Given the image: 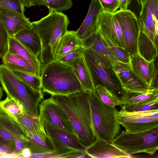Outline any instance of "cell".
I'll return each mask as SVG.
<instances>
[{"label": "cell", "instance_id": "cell-23", "mask_svg": "<svg viewBox=\"0 0 158 158\" xmlns=\"http://www.w3.org/2000/svg\"><path fill=\"white\" fill-rule=\"evenodd\" d=\"M81 46V40L77 37L76 31H67L59 42L54 60H58Z\"/></svg>", "mask_w": 158, "mask_h": 158}, {"label": "cell", "instance_id": "cell-30", "mask_svg": "<svg viewBox=\"0 0 158 158\" xmlns=\"http://www.w3.org/2000/svg\"><path fill=\"white\" fill-rule=\"evenodd\" d=\"M0 108L12 118L20 114L24 110L22 106L7 96L5 100L0 101Z\"/></svg>", "mask_w": 158, "mask_h": 158}, {"label": "cell", "instance_id": "cell-37", "mask_svg": "<svg viewBox=\"0 0 158 158\" xmlns=\"http://www.w3.org/2000/svg\"><path fill=\"white\" fill-rule=\"evenodd\" d=\"M25 7L22 0H0V8L8 9L24 14Z\"/></svg>", "mask_w": 158, "mask_h": 158}, {"label": "cell", "instance_id": "cell-32", "mask_svg": "<svg viewBox=\"0 0 158 158\" xmlns=\"http://www.w3.org/2000/svg\"><path fill=\"white\" fill-rule=\"evenodd\" d=\"M94 94L102 102L111 106L115 107L119 105V102L104 87L98 86L94 88Z\"/></svg>", "mask_w": 158, "mask_h": 158}, {"label": "cell", "instance_id": "cell-31", "mask_svg": "<svg viewBox=\"0 0 158 158\" xmlns=\"http://www.w3.org/2000/svg\"><path fill=\"white\" fill-rule=\"evenodd\" d=\"M12 71L17 77L31 88L35 90L42 92L40 77L26 73Z\"/></svg>", "mask_w": 158, "mask_h": 158}, {"label": "cell", "instance_id": "cell-36", "mask_svg": "<svg viewBox=\"0 0 158 158\" xmlns=\"http://www.w3.org/2000/svg\"><path fill=\"white\" fill-rule=\"evenodd\" d=\"M9 37L0 18V58L2 59L8 52Z\"/></svg>", "mask_w": 158, "mask_h": 158}, {"label": "cell", "instance_id": "cell-42", "mask_svg": "<svg viewBox=\"0 0 158 158\" xmlns=\"http://www.w3.org/2000/svg\"><path fill=\"white\" fill-rule=\"evenodd\" d=\"M28 143V139L25 136L15 139V150L14 155L15 158H16L17 155L23 149L27 147Z\"/></svg>", "mask_w": 158, "mask_h": 158}, {"label": "cell", "instance_id": "cell-14", "mask_svg": "<svg viewBox=\"0 0 158 158\" xmlns=\"http://www.w3.org/2000/svg\"><path fill=\"white\" fill-rule=\"evenodd\" d=\"M98 31L115 45L124 49L122 29L113 14L102 10L98 21Z\"/></svg>", "mask_w": 158, "mask_h": 158}, {"label": "cell", "instance_id": "cell-24", "mask_svg": "<svg viewBox=\"0 0 158 158\" xmlns=\"http://www.w3.org/2000/svg\"><path fill=\"white\" fill-rule=\"evenodd\" d=\"M158 101V88H150L143 93L126 91L121 105H138Z\"/></svg>", "mask_w": 158, "mask_h": 158}, {"label": "cell", "instance_id": "cell-2", "mask_svg": "<svg viewBox=\"0 0 158 158\" xmlns=\"http://www.w3.org/2000/svg\"><path fill=\"white\" fill-rule=\"evenodd\" d=\"M70 23L66 15L52 11L40 20L31 22L32 29L38 35L41 44L39 55L41 68L54 60L55 52Z\"/></svg>", "mask_w": 158, "mask_h": 158}, {"label": "cell", "instance_id": "cell-46", "mask_svg": "<svg viewBox=\"0 0 158 158\" xmlns=\"http://www.w3.org/2000/svg\"><path fill=\"white\" fill-rule=\"evenodd\" d=\"M24 6L27 8H29L36 5L34 0H22Z\"/></svg>", "mask_w": 158, "mask_h": 158}, {"label": "cell", "instance_id": "cell-39", "mask_svg": "<svg viewBox=\"0 0 158 158\" xmlns=\"http://www.w3.org/2000/svg\"><path fill=\"white\" fill-rule=\"evenodd\" d=\"M125 109L127 111H145L158 110V101L138 105H124Z\"/></svg>", "mask_w": 158, "mask_h": 158}, {"label": "cell", "instance_id": "cell-28", "mask_svg": "<svg viewBox=\"0 0 158 158\" xmlns=\"http://www.w3.org/2000/svg\"><path fill=\"white\" fill-rule=\"evenodd\" d=\"M84 91L93 92L94 88L83 56L72 66Z\"/></svg>", "mask_w": 158, "mask_h": 158}, {"label": "cell", "instance_id": "cell-41", "mask_svg": "<svg viewBox=\"0 0 158 158\" xmlns=\"http://www.w3.org/2000/svg\"><path fill=\"white\" fill-rule=\"evenodd\" d=\"M15 146L8 143L0 139V155L15 158L14 155Z\"/></svg>", "mask_w": 158, "mask_h": 158}, {"label": "cell", "instance_id": "cell-1", "mask_svg": "<svg viewBox=\"0 0 158 158\" xmlns=\"http://www.w3.org/2000/svg\"><path fill=\"white\" fill-rule=\"evenodd\" d=\"M90 93L83 90L68 96H54L68 117L79 141L86 148L97 141L89 101Z\"/></svg>", "mask_w": 158, "mask_h": 158}, {"label": "cell", "instance_id": "cell-44", "mask_svg": "<svg viewBox=\"0 0 158 158\" xmlns=\"http://www.w3.org/2000/svg\"><path fill=\"white\" fill-rule=\"evenodd\" d=\"M32 153L30 148L28 147H26L23 149L22 151L16 156V158H30Z\"/></svg>", "mask_w": 158, "mask_h": 158}, {"label": "cell", "instance_id": "cell-15", "mask_svg": "<svg viewBox=\"0 0 158 158\" xmlns=\"http://www.w3.org/2000/svg\"><path fill=\"white\" fill-rule=\"evenodd\" d=\"M113 66L126 91L143 93L151 88L145 85L135 74L132 70L130 62L125 63L118 61Z\"/></svg>", "mask_w": 158, "mask_h": 158}, {"label": "cell", "instance_id": "cell-12", "mask_svg": "<svg viewBox=\"0 0 158 158\" xmlns=\"http://www.w3.org/2000/svg\"><path fill=\"white\" fill-rule=\"evenodd\" d=\"M141 7L137 17L140 31L158 48V35L155 30V23L158 21V0H147Z\"/></svg>", "mask_w": 158, "mask_h": 158}, {"label": "cell", "instance_id": "cell-22", "mask_svg": "<svg viewBox=\"0 0 158 158\" xmlns=\"http://www.w3.org/2000/svg\"><path fill=\"white\" fill-rule=\"evenodd\" d=\"M8 52L18 54L26 60L35 69L37 76L40 77L41 64L38 57L31 53L14 37H9Z\"/></svg>", "mask_w": 158, "mask_h": 158}, {"label": "cell", "instance_id": "cell-29", "mask_svg": "<svg viewBox=\"0 0 158 158\" xmlns=\"http://www.w3.org/2000/svg\"><path fill=\"white\" fill-rule=\"evenodd\" d=\"M0 126L14 136L15 139L25 136L16 120L0 108Z\"/></svg>", "mask_w": 158, "mask_h": 158}, {"label": "cell", "instance_id": "cell-40", "mask_svg": "<svg viewBox=\"0 0 158 158\" xmlns=\"http://www.w3.org/2000/svg\"><path fill=\"white\" fill-rule=\"evenodd\" d=\"M102 10L113 14L119 8L120 3L118 0H98Z\"/></svg>", "mask_w": 158, "mask_h": 158}, {"label": "cell", "instance_id": "cell-6", "mask_svg": "<svg viewBox=\"0 0 158 158\" xmlns=\"http://www.w3.org/2000/svg\"><path fill=\"white\" fill-rule=\"evenodd\" d=\"M92 120L97 141L112 143L121 130L115 107L102 102L93 92L89 94Z\"/></svg>", "mask_w": 158, "mask_h": 158}, {"label": "cell", "instance_id": "cell-20", "mask_svg": "<svg viewBox=\"0 0 158 158\" xmlns=\"http://www.w3.org/2000/svg\"><path fill=\"white\" fill-rule=\"evenodd\" d=\"M13 118L18 123L31 133L45 140L49 139L45 130L44 121L39 117L31 116L24 110Z\"/></svg>", "mask_w": 158, "mask_h": 158}, {"label": "cell", "instance_id": "cell-5", "mask_svg": "<svg viewBox=\"0 0 158 158\" xmlns=\"http://www.w3.org/2000/svg\"><path fill=\"white\" fill-rule=\"evenodd\" d=\"M0 83L7 97L22 106L29 114L38 117L42 92L35 90L17 77L2 64L0 65Z\"/></svg>", "mask_w": 158, "mask_h": 158}, {"label": "cell", "instance_id": "cell-19", "mask_svg": "<svg viewBox=\"0 0 158 158\" xmlns=\"http://www.w3.org/2000/svg\"><path fill=\"white\" fill-rule=\"evenodd\" d=\"M81 47L89 48L108 58L112 65L118 60L101 34L97 31L81 40Z\"/></svg>", "mask_w": 158, "mask_h": 158}, {"label": "cell", "instance_id": "cell-4", "mask_svg": "<svg viewBox=\"0 0 158 158\" xmlns=\"http://www.w3.org/2000/svg\"><path fill=\"white\" fill-rule=\"evenodd\" d=\"M42 91L51 95L68 96L83 91L72 66L53 60L41 68Z\"/></svg>", "mask_w": 158, "mask_h": 158}, {"label": "cell", "instance_id": "cell-18", "mask_svg": "<svg viewBox=\"0 0 158 158\" xmlns=\"http://www.w3.org/2000/svg\"><path fill=\"white\" fill-rule=\"evenodd\" d=\"M85 152L90 158H131L128 154L114 146L112 143L96 141L87 147Z\"/></svg>", "mask_w": 158, "mask_h": 158}, {"label": "cell", "instance_id": "cell-10", "mask_svg": "<svg viewBox=\"0 0 158 158\" xmlns=\"http://www.w3.org/2000/svg\"><path fill=\"white\" fill-rule=\"evenodd\" d=\"M39 108L40 118L77 136L68 117L54 96L42 100Z\"/></svg>", "mask_w": 158, "mask_h": 158}, {"label": "cell", "instance_id": "cell-38", "mask_svg": "<svg viewBox=\"0 0 158 158\" xmlns=\"http://www.w3.org/2000/svg\"><path fill=\"white\" fill-rule=\"evenodd\" d=\"M82 48L80 47L55 61L72 66L82 56Z\"/></svg>", "mask_w": 158, "mask_h": 158}, {"label": "cell", "instance_id": "cell-33", "mask_svg": "<svg viewBox=\"0 0 158 158\" xmlns=\"http://www.w3.org/2000/svg\"><path fill=\"white\" fill-rule=\"evenodd\" d=\"M75 151H77L70 148H62L42 153L32 154L30 158H67L70 154Z\"/></svg>", "mask_w": 158, "mask_h": 158}, {"label": "cell", "instance_id": "cell-7", "mask_svg": "<svg viewBox=\"0 0 158 158\" xmlns=\"http://www.w3.org/2000/svg\"><path fill=\"white\" fill-rule=\"evenodd\" d=\"M112 143L130 155L140 153L154 155L158 149V127L139 133L130 134L123 131Z\"/></svg>", "mask_w": 158, "mask_h": 158}, {"label": "cell", "instance_id": "cell-3", "mask_svg": "<svg viewBox=\"0 0 158 158\" xmlns=\"http://www.w3.org/2000/svg\"><path fill=\"white\" fill-rule=\"evenodd\" d=\"M82 56L89 72L94 87L102 86L119 103L126 91L118 78L110 60L89 48L81 47Z\"/></svg>", "mask_w": 158, "mask_h": 158}, {"label": "cell", "instance_id": "cell-8", "mask_svg": "<svg viewBox=\"0 0 158 158\" xmlns=\"http://www.w3.org/2000/svg\"><path fill=\"white\" fill-rule=\"evenodd\" d=\"M117 117L119 123L128 133L135 134L149 131L158 127V110L129 112L121 105Z\"/></svg>", "mask_w": 158, "mask_h": 158}, {"label": "cell", "instance_id": "cell-9", "mask_svg": "<svg viewBox=\"0 0 158 158\" xmlns=\"http://www.w3.org/2000/svg\"><path fill=\"white\" fill-rule=\"evenodd\" d=\"M113 14L122 29L124 49L129 56L137 53V40L140 29L136 16L128 9L117 10Z\"/></svg>", "mask_w": 158, "mask_h": 158}, {"label": "cell", "instance_id": "cell-35", "mask_svg": "<svg viewBox=\"0 0 158 158\" xmlns=\"http://www.w3.org/2000/svg\"><path fill=\"white\" fill-rule=\"evenodd\" d=\"M102 36L119 61L125 63L130 62L129 56L124 49L117 46L107 38Z\"/></svg>", "mask_w": 158, "mask_h": 158}, {"label": "cell", "instance_id": "cell-48", "mask_svg": "<svg viewBox=\"0 0 158 158\" xmlns=\"http://www.w3.org/2000/svg\"><path fill=\"white\" fill-rule=\"evenodd\" d=\"M155 30L156 34L158 35V21L155 24Z\"/></svg>", "mask_w": 158, "mask_h": 158}, {"label": "cell", "instance_id": "cell-47", "mask_svg": "<svg viewBox=\"0 0 158 158\" xmlns=\"http://www.w3.org/2000/svg\"><path fill=\"white\" fill-rule=\"evenodd\" d=\"M36 5L46 6L45 0H34Z\"/></svg>", "mask_w": 158, "mask_h": 158}, {"label": "cell", "instance_id": "cell-13", "mask_svg": "<svg viewBox=\"0 0 158 158\" xmlns=\"http://www.w3.org/2000/svg\"><path fill=\"white\" fill-rule=\"evenodd\" d=\"M47 136L55 150L68 148L85 152L87 148L83 145L75 135L68 133L44 121Z\"/></svg>", "mask_w": 158, "mask_h": 158}, {"label": "cell", "instance_id": "cell-11", "mask_svg": "<svg viewBox=\"0 0 158 158\" xmlns=\"http://www.w3.org/2000/svg\"><path fill=\"white\" fill-rule=\"evenodd\" d=\"M130 64L132 71L146 86L158 88L157 58L148 61L136 53L129 56Z\"/></svg>", "mask_w": 158, "mask_h": 158}, {"label": "cell", "instance_id": "cell-17", "mask_svg": "<svg viewBox=\"0 0 158 158\" xmlns=\"http://www.w3.org/2000/svg\"><path fill=\"white\" fill-rule=\"evenodd\" d=\"M102 10L98 0H91L86 16L79 28L76 31L78 38L82 40L98 31V21Z\"/></svg>", "mask_w": 158, "mask_h": 158}, {"label": "cell", "instance_id": "cell-34", "mask_svg": "<svg viewBox=\"0 0 158 158\" xmlns=\"http://www.w3.org/2000/svg\"><path fill=\"white\" fill-rule=\"evenodd\" d=\"M45 1L49 12L55 11L62 12L71 8L73 5L72 0H45Z\"/></svg>", "mask_w": 158, "mask_h": 158}, {"label": "cell", "instance_id": "cell-21", "mask_svg": "<svg viewBox=\"0 0 158 158\" xmlns=\"http://www.w3.org/2000/svg\"><path fill=\"white\" fill-rule=\"evenodd\" d=\"M14 37L34 55L37 57L39 56L41 50V42L32 28L22 30Z\"/></svg>", "mask_w": 158, "mask_h": 158}, {"label": "cell", "instance_id": "cell-26", "mask_svg": "<svg viewBox=\"0 0 158 158\" xmlns=\"http://www.w3.org/2000/svg\"><path fill=\"white\" fill-rule=\"evenodd\" d=\"M19 124L24 134L28 139L27 147L31 149L32 154L42 153L55 150L49 139L45 140Z\"/></svg>", "mask_w": 158, "mask_h": 158}, {"label": "cell", "instance_id": "cell-16", "mask_svg": "<svg viewBox=\"0 0 158 158\" xmlns=\"http://www.w3.org/2000/svg\"><path fill=\"white\" fill-rule=\"evenodd\" d=\"M0 18L10 37L22 30L32 28L31 22L24 14L15 11L0 8Z\"/></svg>", "mask_w": 158, "mask_h": 158}, {"label": "cell", "instance_id": "cell-25", "mask_svg": "<svg viewBox=\"0 0 158 158\" xmlns=\"http://www.w3.org/2000/svg\"><path fill=\"white\" fill-rule=\"evenodd\" d=\"M2 60V64L11 71L26 73L38 76L29 63L18 54L8 52Z\"/></svg>", "mask_w": 158, "mask_h": 158}, {"label": "cell", "instance_id": "cell-43", "mask_svg": "<svg viewBox=\"0 0 158 158\" xmlns=\"http://www.w3.org/2000/svg\"><path fill=\"white\" fill-rule=\"evenodd\" d=\"M0 139L8 143L15 145V138L0 126Z\"/></svg>", "mask_w": 158, "mask_h": 158}, {"label": "cell", "instance_id": "cell-45", "mask_svg": "<svg viewBox=\"0 0 158 158\" xmlns=\"http://www.w3.org/2000/svg\"><path fill=\"white\" fill-rule=\"evenodd\" d=\"M120 5L119 10H124L127 9V7L131 3V0H118Z\"/></svg>", "mask_w": 158, "mask_h": 158}, {"label": "cell", "instance_id": "cell-27", "mask_svg": "<svg viewBox=\"0 0 158 158\" xmlns=\"http://www.w3.org/2000/svg\"><path fill=\"white\" fill-rule=\"evenodd\" d=\"M137 52L140 56L148 61H152L158 57V48L140 31L137 40Z\"/></svg>", "mask_w": 158, "mask_h": 158}, {"label": "cell", "instance_id": "cell-49", "mask_svg": "<svg viewBox=\"0 0 158 158\" xmlns=\"http://www.w3.org/2000/svg\"><path fill=\"white\" fill-rule=\"evenodd\" d=\"M3 96V89L2 87L0 86V101L2 97Z\"/></svg>", "mask_w": 158, "mask_h": 158}]
</instances>
